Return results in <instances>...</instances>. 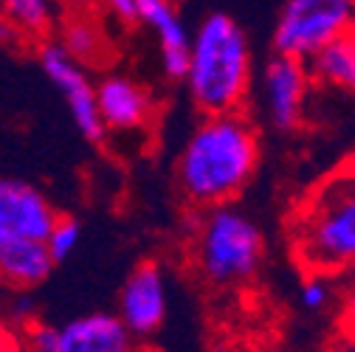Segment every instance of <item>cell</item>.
<instances>
[{
	"label": "cell",
	"mask_w": 355,
	"mask_h": 352,
	"mask_svg": "<svg viewBox=\"0 0 355 352\" xmlns=\"http://www.w3.org/2000/svg\"><path fill=\"white\" fill-rule=\"evenodd\" d=\"M259 166V136L240 113H214L189 133L175 161V181L187 203L211 209L232 203Z\"/></svg>",
	"instance_id": "cell-1"
},
{
	"label": "cell",
	"mask_w": 355,
	"mask_h": 352,
	"mask_svg": "<svg viewBox=\"0 0 355 352\" xmlns=\"http://www.w3.org/2000/svg\"><path fill=\"white\" fill-rule=\"evenodd\" d=\"M291 245L302 271H355V172H338L307 192L291 217Z\"/></svg>",
	"instance_id": "cell-2"
},
{
	"label": "cell",
	"mask_w": 355,
	"mask_h": 352,
	"mask_svg": "<svg viewBox=\"0 0 355 352\" xmlns=\"http://www.w3.org/2000/svg\"><path fill=\"white\" fill-rule=\"evenodd\" d=\"M251 42L229 15H209L192 34L184 85L203 116L234 113L251 91Z\"/></svg>",
	"instance_id": "cell-3"
},
{
	"label": "cell",
	"mask_w": 355,
	"mask_h": 352,
	"mask_svg": "<svg viewBox=\"0 0 355 352\" xmlns=\"http://www.w3.org/2000/svg\"><path fill=\"white\" fill-rule=\"evenodd\" d=\"M262 254V231L245 211L229 203L206 209L195 234V259L211 285L232 288L248 282L259 268Z\"/></svg>",
	"instance_id": "cell-4"
},
{
	"label": "cell",
	"mask_w": 355,
	"mask_h": 352,
	"mask_svg": "<svg viewBox=\"0 0 355 352\" xmlns=\"http://www.w3.org/2000/svg\"><path fill=\"white\" fill-rule=\"evenodd\" d=\"M349 28H355V0H285L274 26V54L310 62Z\"/></svg>",
	"instance_id": "cell-5"
},
{
	"label": "cell",
	"mask_w": 355,
	"mask_h": 352,
	"mask_svg": "<svg viewBox=\"0 0 355 352\" xmlns=\"http://www.w3.org/2000/svg\"><path fill=\"white\" fill-rule=\"evenodd\" d=\"M20 333L26 352H130L136 346L121 319L107 310L82 313L62 324L34 319Z\"/></svg>",
	"instance_id": "cell-6"
},
{
	"label": "cell",
	"mask_w": 355,
	"mask_h": 352,
	"mask_svg": "<svg viewBox=\"0 0 355 352\" xmlns=\"http://www.w3.org/2000/svg\"><path fill=\"white\" fill-rule=\"evenodd\" d=\"M37 60H40L42 73L54 85V91L65 99L79 136L91 144H102L107 133H105V124L96 110V85L87 76V68L82 62H76L57 39L42 42Z\"/></svg>",
	"instance_id": "cell-7"
},
{
	"label": "cell",
	"mask_w": 355,
	"mask_h": 352,
	"mask_svg": "<svg viewBox=\"0 0 355 352\" xmlns=\"http://www.w3.org/2000/svg\"><path fill=\"white\" fill-rule=\"evenodd\" d=\"M310 79V68L302 60L274 54L265 62L259 79V107L274 130L288 133L302 124Z\"/></svg>",
	"instance_id": "cell-8"
},
{
	"label": "cell",
	"mask_w": 355,
	"mask_h": 352,
	"mask_svg": "<svg viewBox=\"0 0 355 352\" xmlns=\"http://www.w3.org/2000/svg\"><path fill=\"white\" fill-rule=\"evenodd\" d=\"M169 307V288L166 274L155 259H144L132 268L119 293V310L116 316L127 327L132 338H150L166 322Z\"/></svg>",
	"instance_id": "cell-9"
},
{
	"label": "cell",
	"mask_w": 355,
	"mask_h": 352,
	"mask_svg": "<svg viewBox=\"0 0 355 352\" xmlns=\"http://www.w3.org/2000/svg\"><path fill=\"white\" fill-rule=\"evenodd\" d=\"M57 214V206L34 184L0 178V237L46 240Z\"/></svg>",
	"instance_id": "cell-10"
},
{
	"label": "cell",
	"mask_w": 355,
	"mask_h": 352,
	"mask_svg": "<svg viewBox=\"0 0 355 352\" xmlns=\"http://www.w3.org/2000/svg\"><path fill=\"white\" fill-rule=\"evenodd\" d=\"M96 110L105 133H139L153 121L155 102L141 82L124 73H107L96 82Z\"/></svg>",
	"instance_id": "cell-11"
},
{
	"label": "cell",
	"mask_w": 355,
	"mask_h": 352,
	"mask_svg": "<svg viewBox=\"0 0 355 352\" xmlns=\"http://www.w3.org/2000/svg\"><path fill=\"white\" fill-rule=\"evenodd\" d=\"M136 9H139V23H144L158 39L164 76L181 82L187 73L189 46H192V34L181 12H178L172 0H136Z\"/></svg>",
	"instance_id": "cell-12"
},
{
	"label": "cell",
	"mask_w": 355,
	"mask_h": 352,
	"mask_svg": "<svg viewBox=\"0 0 355 352\" xmlns=\"http://www.w3.org/2000/svg\"><path fill=\"white\" fill-rule=\"evenodd\" d=\"M57 262L42 240L0 237V288L26 293L51 276Z\"/></svg>",
	"instance_id": "cell-13"
},
{
	"label": "cell",
	"mask_w": 355,
	"mask_h": 352,
	"mask_svg": "<svg viewBox=\"0 0 355 352\" xmlns=\"http://www.w3.org/2000/svg\"><path fill=\"white\" fill-rule=\"evenodd\" d=\"M310 76L322 85L338 87L344 94H355V28L336 37L307 62Z\"/></svg>",
	"instance_id": "cell-14"
},
{
	"label": "cell",
	"mask_w": 355,
	"mask_h": 352,
	"mask_svg": "<svg viewBox=\"0 0 355 352\" xmlns=\"http://www.w3.org/2000/svg\"><path fill=\"white\" fill-rule=\"evenodd\" d=\"M57 42L85 68L91 62H96V60H102L105 46H107L99 23L87 12L85 15H68L60 26V39Z\"/></svg>",
	"instance_id": "cell-15"
},
{
	"label": "cell",
	"mask_w": 355,
	"mask_h": 352,
	"mask_svg": "<svg viewBox=\"0 0 355 352\" xmlns=\"http://www.w3.org/2000/svg\"><path fill=\"white\" fill-rule=\"evenodd\" d=\"M0 15L20 31V37L42 39L57 23V3L54 0H0Z\"/></svg>",
	"instance_id": "cell-16"
},
{
	"label": "cell",
	"mask_w": 355,
	"mask_h": 352,
	"mask_svg": "<svg viewBox=\"0 0 355 352\" xmlns=\"http://www.w3.org/2000/svg\"><path fill=\"white\" fill-rule=\"evenodd\" d=\"M42 243H46L51 259L60 265V262H65L79 248V243H82V223L76 217H71V214H57L51 231L46 234V240H42Z\"/></svg>",
	"instance_id": "cell-17"
},
{
	"label": "cell",
	"mask_w": 355,
	"mask_h": 352,
	"mask_svg": "<svg viewBox=\"0 0 355 352\" xmlns=\"http://www.w3.org/2000/svg\"><path fill=\"white\" fill-rule=\"evenodd\" d=\"M336 299V285L330 274H316V271H304V279L299 285V301L304 310L310 313H322L333 304Z\"/></svg>",
	"instance_id": "cell-18"
},
{
	"label": "cell",
	"mask_w": 355,
	"mask_h": 352,
	"mask_svg": "<svg viewBox=\"0 0 355 352\" xmlns=\"http://www.w3.org/2000/svg\"><path fill=\"white\" fill-rule=\"evenodd\" d=\"M96 3H102V9L119 20L121 26H132L139 23V9H136V0H96Z\"/></svg>",
	"instance_id": "cell-19"
},
{
	"label": "cell",
	"mask_w": 355,
	"mask_h": 352,
	"mask_svg": "<svg viewBox=\"0 0 355 352\" xmlns=\"http://www.w3.org/2000/svg\"><path fill=\"white\" fill-rule=\"evenodd\" d=\"M341 327H344L347 338H355V282L347 290L344 304H341Z\"/></svg>",
	"instance_id": "cell-20"
},
{
	"label": "cell",
	"mask_w": 355,
	"mask_h": 352,
	"mask_svg": "<svg viewBox=\"0 0 355 352\" xmlns=\"http://www.w3.org/2000/svg\"><path fill=\"white\" fill-rule=\"evenodd\" d=\"M0 352H26L23 346V333L17 327L0 324Z\"/></svg>",
	"instance_id": "cell-21"
},
{
	"label": "cell",
	"mask_w": 355,
	"mask_h": 352,
	"mask_svg": "<svg viewBox=\"0 0 355 352\" xmlns=\"http://www.w3.org/2000/svg\"><path fill=\"white\" fill-rule=\"evenodd\" d=\"M20 31L3 17V15H0V49H15V46H20Z\"/></svg>",
	"instance_id": "cell-22"
},
{
	"label": "cell",
	"mask_w": 355,
	"mask_h": 352,
	"mask_svg": "<svg viewBox=\"0 0 355 352\" xmlns=\"http://www.w3.org/2000/svg\"><path fill=\"white\" fill-rule=\"evenodd\" d=\"M57 6H62L68 15H85L96 6V0H54Z\"/></svg>",
	"instance_id": "cell-23"
},
{
	"label": "cell",
	"mask_w": 355,
	"mask_h": 352,
	"mask_svg": "<svg viewBox=\"0 0 355 352\" xmlns=\"http://www.w3.org/2000/svg\"><path fill=\"white\" fill-rule=\"evenodd\" d=\"M330 352H355V338H344L336 349H330Z\"/></svg>",
	"instance_id": "cell-24"
},
{
	"label": "cell",
	"mask_w": 355,
	"mask_h": 352,
	"mask_svg": "<svg viewBox=\"0 0 355 352\" xmlns=\"http://www.w3.org/2000/svg\"><path fill=\"white\" fill-rule=\"evenodd\" d=\"M130 352H150V349H144V346H132Z\"/></svg>",
	"instance_id": "cell-25"
},
{
	"label": "cell",
	"mask_w": 355,
	"mask_h": 352,
	"mask_svg": "<svg viewBox=\"0 0 355 352\" xmlns=\"http://www.w3.org/2000/svg\"><path fill=\"white\" fill-rule=\"evenodd\" d=\"M352 172H355V158H352Z\"/></svg>",
	"instance_id": "cell-26"
}]
</instances>
